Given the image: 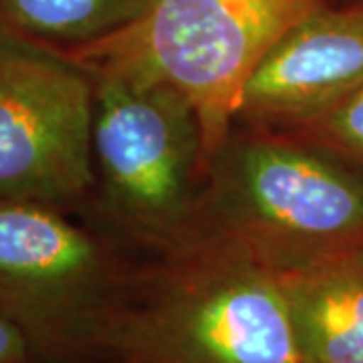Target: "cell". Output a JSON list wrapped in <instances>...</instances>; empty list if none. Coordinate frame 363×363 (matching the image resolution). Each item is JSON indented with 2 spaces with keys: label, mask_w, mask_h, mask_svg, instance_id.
Instances as JSON below:
<instances>
[{
  "label": "cell",
  "mask_w": 363,
  "mask_h": 363,
  "mask_svg": "<svg viewBox=\"0 0 363 363\" xmlns=\"http://www.w3.org/2000/svg\"><path fill=\"white\" fill-rule=\"evenodd\" d=\"M105 355L117 363H303L281 272L208 228L131 269Z\"/></svg>",
  "instance_id": "1"
},
{
  "label": "cell",
  "mask_w": 363,
  "mask_h": 363,
  "mask_svg": "<svg viewBox=\"0 0 363 363\" xmlns=\"http://www.w3.org/2000/svg\"><path fill=\"white\" fill-rule=\"evenodd\" d=\"M202 228L279 272L363 248V169L295 133L233 123L208 166Z\"/></svg>",
  "instance_id": "2"
},
{
  "label": "cell",
  "mask_w": 363,
  "mask_h": 363,
  "mask_svg": "<svg viewBox=\"0 0 363 363\" xmlns=\"http://www.w3.org/2000/svg\"><path fill=\"white\" fill-rule=\"evenodd\" d=\"M95 79L91 206L107 233L160 255L202 228L208 152L190 99L135 71H89Z\"/></svg>",
  "instance_id": "3"
},
{
  "label": "cell",
  "mask_w": 363,
  "mask_h": 363,
  "mask_svg": "<svg viewBox=\"0 0 363 363\" xmlns=\"http://www.w3.org/2000/svg\"><path fill=\"white\" fill-rule=\"evenodd\" d=\"M67 210L0 200V311L39 363H87L105 339L131 267L116 236Z\"/></svg>",
  "instance_id": "4"
},
{
  "label": "cell",
  "mask_w": 363,
  "mask_h": 363,
  "mask_svg": "<svg viewBox=\"0 0 363 363\" xmlns=\"http://www.w3.org/2000/svg\"><path fill=\"white\" fill-rule=\"evenodd\" d=\"M325 4L329 0H152L125 28L65 52L87 71H135L174 85L200 116L210 162L233 128L250 71L291 26Z\"/></svg>",
  "instance_id": "5"
},
{
  "label": "cell",
  "mask_w": 363,
  "mask_h": 363,
  "mask_svg": "<svg viewBox=\"0 0 363 363\" xmlns=\"http://www.w3.org/2000/svg\"><path fill=\"white\" fill-rule=\"evenodd\" d=\"M95 79L63 49L0 28V200L93 198Z\"/></svg>",
  "instance_id": "6"
},
{
  "label": "cell",
  "mask_w": 363,
  "mask_h": 363,
  "mask_svg": "<svg viewBox=\"0 0 363 363\" xmlns=\"http://www.w3.org/2000/svg\"><path fill=\"white\" fill-rule=\"evenodd\" d=\"M363 83V9L321 6L262 55L245 81L233 123L289 130Z\"/></svg>",
  "instance_id": "7"
},
{
  "label": "cell",
  "mask_w": 363,
  "mask_h": 363,
  "mask_svg": "<svg viewBox=\"0 0 363 363\" xmlns=\"http://www.w3.org/2000/svg\"><path fill=\"white\" fill-rule=\"evenodd\" d=\"M303 363H363V248L281 272Z\"/></svg>",
  "instance_id": "8"
},
{
  "label": "cell",
  "mask_w": 363,
  "mask_h": 363,
  "mask_svg": "<svg viewBox=\"0 0 363 363\" xmlns=\"http://www.w3.org/2000/svg\"><path fill=\"white\" fill-rule=\"evenodd\" d=\"M152 0H0V28L75 49L131 25Z\"/></svg>",
  "instance_id": "9"
},
{
  "label": "cell",
  "mask_w": 363,
  "mask_h": 363,
  "mask_svg": "<svg viewBox=\"0 0 363 363\" xmlns=\"http://www.w3.org/2000/svg\"><path fill=\"white\" fill-rule=\"evenodd\" d=\"M281 131L317 143L363 169V83L321 113Z\"/></svg>",
  "instance_id": "10"
},
{
  "label": "cell",
  "mask_w": 363,
  "mask_h": 363,
  "mask_svg": "<svg viewBox=\"0 0 363 363\" xmlns=\"http://www.w3.org/2000/svg\"><path fill=\"white\" fill-rule=\"evenodd\" d=\"M0 363H39L26 335L0 311Z\"/></svg>",
  "instance_id": "11"
},
{
  "label": "cell",
  "mask_w": 363,
  "mask_h": 363,
  "mask_svg": "<svg viewBox=\"0 0 363 363\" xmlns=\"http://www.w3.org/2000/svg\"><path fill=\"white\" fill-rule=\"evenodd\" d=\"M351 4H355V6H359V9H363V0H350Z\"/></svg>",
  "instance_id": "12"
}]
</instances>
